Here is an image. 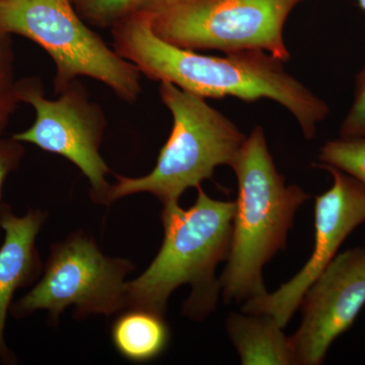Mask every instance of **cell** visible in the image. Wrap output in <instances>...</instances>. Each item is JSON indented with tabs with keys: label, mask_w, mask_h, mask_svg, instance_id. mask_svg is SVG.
Listing matches in <instances>:
<instances>
[{
	"label": "cell",
	"mask_w": 365,
	"mask_h": 365,
	"mask_svg": "<svg viewBox=\"0 0 365 365\" xmlns=\"http://www.w3.org/2000/svg\"><path fill=\"white\" fill-rule=\"evenodd\" d=\"M113 48L146 78L170 83L199 97H234L245 102L268 98L287 109L307 139L316 136L329 106L290 76L281 60L264 51L208 56L158 38L150 13L138 9L111 29Z\"/></svg>",
	"instance_id": "cell-1"
},
{
	"label": "cell",
	"mask_w": 365,
	"mask_h": 365,
	"mask_svg": "<svg viewBox=\"0 0 365 365\" xmlns=\"http://www.w3.org/2000/svg\"><path fill=\"white\" fill-rule=\"evenodd\" d=\"M193 206H163L165 235L160 252L135 280L126 282V309L165 314L170 294L184 284L192 294L184 313L201 319L215 309L220 290L216 266L227 261L232 237L235 201L211 198L199 187Z\"/></svg>",
	"instance_id": "cell-2"
},
{
	"label": "cell",
	"mask_w": 365,
	"mask_h": 365,
	"mask_svg": "<svg viewBox=\"0 0 365 365\" xmlns=\"http://www.w3.org/2000/svg\"><path fill=\"white\" fill-rule=\"evenodd\" d=\"M230 167L237 177L239 195L230 254L220 282L225 302H245L267 294L264 266L287 247L295 213L309 195L285 182L261 126L247 136Z\"/></svg>",
	"instance_id": "cell-3"
},
{
	"label": "cell",
	"mask_w": 365,
	"mask_h": 365,
	"mask_svg": "<svg viewBox=\"0 0 365 365\" xmlns=\"http://www.w3.org/2000/svg\"><path fill=\"white\" fill-rule=\"evenodd\" d=\"M163 104L172 113L173 128L150 174L115 175L105 205L138 193L157 197L163 206L179 204L187 190L199 188L216 168L232 165L247 136L205 98L170 83H160Z\"/></svg>",
	"instance_id": "cell-4"
},
{
	"label": "cell",
	"mask_w": 365,
	"mask_h": 365,
	"mask_svg": "<svg viewBox=\"0 0 365 365\" xmlns=\"http://www.w3.org/2000/svg\"><path fill=\"white\" fill-rule=\"evenodd\" d=\"M0 33L25 37L49 55L55 95L83 76L127 103L136 102L143 91L140 72L81 18L71 0H0Z\"/></svg>",
	"instance_id": "cell-5"
},
{
	"label": "cell",
	"mask_w": 365,
	"mask_h": 365,
	"mask_svg": "<svg viewBox=\"0 0 365 365\" xmlns=\"http://www.w3.org/2000/svg\"><path fill=\"white\" fill-rule=\"evenodd\" d=\"M302 0H179L148 9L158 38L187 50L290 54L284 26ZM148 11V9H145Z\"/></svg>",
	"instance_id": "cell-6"
},
{
	"label": "cell",
	"mask_w": 365,
	"mask_h": 365,
	"mask_svg": "<svg viewBox=\"0 0 365 365\" xmlns=\"http://www.w3.org/2000/svg\"><path fill=\"white\" fill-rule=\"evenodd\" d=\"M131 262L103 255L91 237L76 234L51 249L44 275L23 299L11 304V314L26 317L46 309L56 323L67 307L79 318L111 316L126 309L127 274Z\"/></svg>",
	"instance_id": "cell-7"
},
{
	"label": "cell",
	"mask_w": 365,
	"mask_h": 365,
	"mask_svg": "<svg viewBox=\"0 0 365 365\" xmlns=\"http://www.w3.org/2000/svg\"><path fill=\"white\" fill-rule=\"evenodd\" d=\"M16 91L21 103L35 109L36 120L30 128L11 137L76 165L90 182L91 198L105 204L111 188L107 181L111 170L100 148L107 120L100 106L88 98L85 86L76 79L57 95L58 98L49 100L39 78H26L16 81Z\"/></svg>",
	"instance_id": "cell-8"
},
{
	"label": "cell",
	"mask_w": 365,
	"mask_h": 365,
	"mask_svg": "<svg viewBox=\"0 0 365 365\" xmlns=\"http://www.w3.org/2000/svg\"><path fill=\"white\" fill-rule=\"evenodd\" d=\"M333 185L317 197L314 204V247L311 258L294 277L276 292L247 300L246 314H267L283 329L300 306L304 295L337 255L341 245L355 228L365 222V187L354 178L330 165Z\"/></svg>",
	"instance_id": "cell-9"
},
{
	"label": "cell",
	"mask_w": 365,
	"mask_h": 365,
	"mask_svg": "<svg viewBox=\"0 0 365 365\" xmlns=\"http://www.w3.org/2000/svg\"><path fill=\"white\" fill-rule=\"evenodd\" d=\"M365 304V248L338 255L304 295L302 321L290 336L297 365L323 364L334 341Z\"/></svg>",
	"instance_id": "cell-10"
},
{
	"label": "cell",
	"mask_w": 365,
	"mask_h": 365,
	"mask_svg": "<svg viewBox=\"0 0 365 365\" xmlns=\"http://www.w3.org/2000/svg\"><path fill=\"white\" fill-rule=\"evenodd\" d=\"M42 211L33 210L25 216L14 215L9 206L0 208V227L4 241L0 247V359H13L4 341L6 317L19 288L30 284L41 271L36 250V237L44 223Z\"/></svg>",
	"instance_id": "cell-11"
},
{
	"label": "cell",
	"mask_w": 365,
	"mask_h": 365,
	"mask_svg": "<svg viewBox=\"0 0 365 365\" xmlns=\"http://www.w3.org/2000/svg\"><path fill=\"white\" fill-rule=\"evenodd\" d=\"M227 331L242 364H297L290 337L272 317L232 314L227 319Z\"/></svg>",
	"instance_id": "cell-12"
},
{
	"label": "cell",
	"mask_w": 365,
	"mask_h": 365,
	"mask_svg": "<svg viewBox=\"0 0 365 365\" xmlns=\"http://www.w3.org/2000/svg\"><path fill=\"white\" fill-rule=\"evenodd\" d=\"M112 341L118 352L133 362L160 356L170 341L163 316L143 309H127L112 326Z\"/></svg>",
	"instance_id": "cell-13"
},
{
	"label": "cell",
	"mask_w": 365,
	"mask_h": 365,
	"mask_svg": "<svg viewBox=\"0 0 365 365\" xmlns=\"http://www.w3.org/2000/svg\"><path fill=\"white\" fill-rule=\"evenodd\" d=\"M319 165L342 170L365 187V136L328 141L319 151Z\"/></svg>",
	"instance_id": "cell-14"
},
{
	"label": "cell",
	"mask_w": 365,
	"mask_h": 365,
	"mask_svg": "<svg viewBox=\"0 0 365 365\" xmlns=\"http://www.w3.org/2000/svg\"><path fill=\"white\" fill-rule=\"evenodd\" d=\"M81 18L93 28L111 30L135 13L143 0H71Z\"/></svg>",
	"instance_id": "cell-15"
},
{
	"label": "cell",
	"mask_w": 365,
	"mask_h": 365,
	"mask_svg": "<svg viewBox=\"0 0 365 365\" xmlns=\"http://www.w3.org/2000/svg\"><path fill=\"white\" fill-rule=\"evenodd\" d=\"M14 76V52L11 36L0 33V137L6 131L20 100Z\"/></svg>",
	"instance_id": "cell-16"
},
{
	"label": "cell",
	"mask_w": 365,
	"mask_h": 365,
	"mask_svg": "<svg viewBox=\"0 0 365 365\" xmlns=\"http://www.w3.org/2000/svg\"><path fill=\"white\" fill-rule=\"evenodd\" d=\"M341 138L365 136V67L357 76L354 102L340 129Z\"/></svg>",
	"instance_id": "cell-17"
},
{
	"label": "cell",
	"mask_w": 365,
	"mask_h": 365,
	"mask_svg": "<svg viewBox=\"0 0 365 365\" xmlns=\"http://www.w3.org/2000/svg\"><path fill=\"white\" fill-rule=\"evenodd\" d=\"M25 155V148L20 141L0 137V201H1L2 187L6 178L20 165Z\"/></svg>",
	"instance_id": "cell-18"
},
{
	"label": "cell",
	"mask_w": 365,
	"mask_h": 365,
	"mask_svg": "<svg viewBox=\"0 0 365 365\" xmlns=\"http://www.w3.org/2000/svg\"><path fill=\"white\" fill-rule=\"evenodd\" d=\"M179 1V0H143V6L139 9H153L155 7L167 6L173 2Z\"/></svg>",
	"instance_id": "cell-19"
},
{
	"label": "cell",
	"mask_w": 365,
	"mask_h": 365,
	"mask_svg": "<svg viewBox=\"0 0 365 365\" xmlns=\"http://www.w3.org/2000/svg\"><path fill=\"white\" fill-rule=\"evenodd\" d=\"M357 1H359L360 7L365 11V0H357Z\"/></svg>",
	"instance_id": "cell-20"
}]
</instances>
